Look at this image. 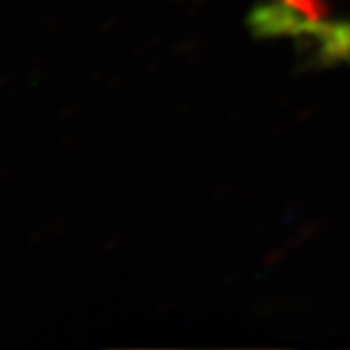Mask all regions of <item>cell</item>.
Segmentation results:
<instances>
[{"mask_svg":"<svg viewBox=\"0 0 350 350\" xmlns=\"http://www.w3.org/2000/svg\"><path fill=\"white\" fill-rule=\"evenodd\" d=\"M294 41L298 64L304 70L350 66V18H331Z\"/></svg>","mask_w":350,"mask_h":350,"instance_id":"obj_2","label":"cell"},{"mask_svg":"<svg viewBox=\"0 0 350 350\" xmlns=\"http://www.w3.org/2000/svg\"><path fill=\"white\" fill-rule=\"evenodd\" d=\"M329 0H257L245 18L251 38L267 39L300 38L333 16Z\"/></svg>","mask_w":350,"mask_h":350,"instance_id":"obj_1","label":"cell"}]
</instances>
